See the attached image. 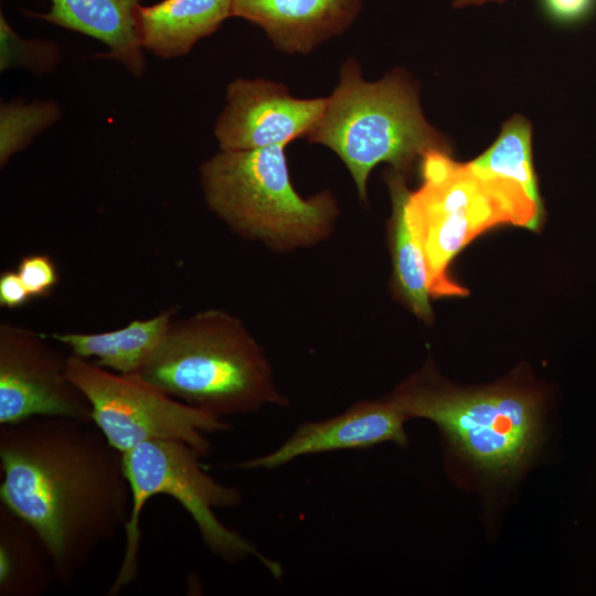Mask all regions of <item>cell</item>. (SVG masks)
Here are the masks:
<instances>
[{
	"label": "cell",
	"mask_w": 596,
	"mask_h": 596,
	"mask_svg": "<svg viewBox=\"0 0 596 596\" xmlns=\"http://www.w3.org/2000/svg\"><path fill=\"white\" fill-rule=\"evenodd\" d=\"M1 503L45 543L68 585L129 520L123 454L93 424L31 417L0 424Z\"/></svg>",
	"instance_id": "6da1fadb"
},
{
	"label": "cell",
	"mask_w": 596,
	"mask_h": 596,
	"mask_svg": "<svg viewBox=\"0 0 596 596\" xmlns=\"http://www.w3.org/2000/svg\"><path fill=\"white\" fill-rule=\"evenodd\" d=\"M191 406L217 416L286 406L270 363L243 322L220 309L172 321L149 359L134 374Z\"/></svg>",
	"instance_id": "7a4b0ae2"
},
{
	"label": "cell",
	"mask_w": 596,
	"mask_h": 596,
	"mask_svg": "<svg viewBox=\"0 0 596 596\" xmlns=\"http://www.w3.org/2000/svg\"><path fill=\"white\" fill-rule=\"evenodd\" d=\"M422 184L406 190L405 214L425 255L434 298L466 296L449 276L455 256L475 237L500 224L538 231L543 205L511 181L482 177L447 151L430 150L421 159Z\"/></svg>",
	"instance_id": "3957f363"
},
{
	"label": "cell",
	"mask_w": 596,
	"mask_h": 596,
	"mask_svg": "<svg viewBox=\"0 0 596 596\" xmlns=\"http://www.w3.org/2000/svg\"><path fill=\"white\" fill-rule=\"evenodd\" d=\"M306 138L337 153L362 202L368 200V180L375 166L390 163L404 174L428 151L448 152L439 132L426 120L407 75L395 70L368 82L354 58L342 65L339 83Z\"/></svg>",
	"instance_id": "277c9868"
},
{
	"label": "cell",
	"mask_w": 596,
	"mask_h": 596,
	"mask_svg": "<svg viewBox=\"0 0 596 596\" xmlns=\"http://www.w3.org/2000/svg\"><path fill=\"white\" fill-rule=\"evenodd\" d=\"M390 397L407 419L436 424L453 451L491 480L518 477L542 441V398L529 390L456 389L424 369Z\"/></svg>",
	"instance_id": "5b68a950"
},
{
	"label": "cell",
	"mask_w": 596,
	"mask_h": 596,
	"mask_svg": "<svg viewBox=\"0 0 596 596\" xmlns=\"http://www.w3.org/2000/svg\"><path fill=\"white\" fill-rule=\"evenodd\" d=\"M285 147L221 150L200 168L209 209L243 237L280 251L324 240L339 212L329 191L308 199L298 194Z\"/></svg>",
	"instance_id": "8992f818"
},
{
	"label": "cell",
	"mask_w": 596,
	"mask_h": 596,
	"mask_svg": "<svg viewBox=\"0 0 596 596\" xmlns=\"http://www.w3.org/2000/svg\"><path fill=\"white\" fill-rule=\"evenodd\" d=\"M123 457L131 492V510L124 530V557L108 595H117L137 577L140 514L146 502L159 494H167L183 507L204 544L216 556L231 563L254 556L273 575H280L277 563L263 556L248 540L225 526L216 517L215 509L234 508L241 503L242 496L237 488L216 481L203 470L202 455L194 447L180 440H150L138 444Z\"/></svg>",
	"instance_id": "52a82bcc"
},
{
	"label": "cell",
	"mask_w": 596,
	"mask_h": 596,
	"mask_svg": "<svg viewBox=\"0 0 596 596\" xmlns=\"http://www.w3.org/2000/svg\"><path fill=\"white\" fill-rule=\"evenodd\" d=\"M66 373L87 397L93 424L121 454L145 441L180 440L207 456L211 444L205 434L230 428L221 416L87 359L68 355Z\"/></svg>",
	"instance_id": "ba28073f"
},
{
	"label": "cell",
	"mask_w": 596,
	"mask_h": 596,
	"mask_svg": "<svg viewBox=\"0 0 596 596\" xmlns=\"http://www.w3.org/2000/svg\"><path fill=\"white\" fill-rule=\"evenodd\" d=\"M47 341L25 327L0 324V424L39 416L93 423L87 397L67 376L68 356Z\"/></svg>",
	"instance_id": "9c48e42d"
},
{
	"label": "cell",
	"mask_w": 596,
	"mask_h": 596,
	"mask_svg": "<svg viewBox=\"0 0 596 596\" xmlns=\"http://www.w3.org/2000/svg\"><path fill=\"white\" fill-rule=\"evenodd\" d=\"M214 136L222 151L286 146L307 137L322 116L327 97L297 98L281 83L236 78L226 87Z\"/></svg>",
	"instance_id": "30bf717a"
},
{
	"label": "cell",
	"mask_w": 596,
	"mask_h": 596,
	"mask_svg": "<svg viewBox=\"0 0 596 596\" xmlns=\"http://www.w3.org/2000/svg\"><path fill=\"white\" fill-rule=\"evenodd\" d=\"M407 417L389 396L360 401L336 416L300 424L276 449L235 465L242 469H274L291 460L337 450L364 449L382 443L408 444Z\"/></svg>",
	"instance_id": "8fae6325"
},
{
	"label": "cell",
	"mask_w": 596,
	"mask_h": 596,
	"mask_svg": "<svg viewBox=\"0 0 596 596\" xmlns=\"http://www.w3.org/2000/svg\"><path fill=\"white\" fill-rule=\"evenodd\" d=\"M233 15L262 28L276 49L307 54L341 34L358 17L361 0H232Z\"/></svg>",
	"instance_id": "7c38bea8"
},
{
	"label": "cell",
	"mask_w": 596,
	"mask_h": 596,
	"mask_svg": "<svg viewBox=\"0 0 596 596\" xmlns=\"http://www.w3.org/2000/svg\"><path fill=\"white\" fill-rule=\"evenodd\" d=\"M50 1L47 12L30 15L102 42L107 51L97 56L115 60L136 77L143 74L146 60L135 25V11L141 0Z\"/></svg>",
	"instance_id": "4fadbf2b"
},
{
	"label": "cell",
	"mask_w": 596,
	"mask_h": 596,
	"mask_svg": "<svg viewBox=\"0 0 596 596\" xmlns=\"http://www.w3.org/2000/svg\"><path fill=\"white\" fill-rule=\"evenodd\" d=\"M233 15L232 0H162L138 6L135 25L142 50L170 60L185 55Z\"/></svg>",
	"instance_id": "5bb4252c"
},
{
	"label": "cell",
	"mask_w": 596,
	"mask_h": 596,
	"mask_svg": "<svg viewBox=\"0 0 596 596\" xmlns=\"http://www.w3.org/2000/svg\"><path fill=\"white\" fill-rule=\"evenodd\" d=\"M177 307H169L148 319H136L125 327L96 333L53 332L50 339L66 345L73 355L91 359L98 366L123 375H134L169 330Z\"/></svg>",
	"instance_id": "9a60e30c"
},
{
	"label": "cell",
	"mask_w": 596,
	"mask_h": 596,
	"mask_svg": "<svg viewBox=\"0 0 596 596\" xmlns=\"http://www.w3.org/2000/svg\"><path fill=\"white\" fill-rule=\"evenodd\" d=\"M54 582L52 556L41 536L0 503V595L39 596Z\"/></svg>",
	"instance_id": "2e32d148"
},
{
	"label": "cell",
	"mask_w": 596,
	"mask_h": 596,
	"mask_svg": "<svg viewBox=\"0 0 596 596\" xmlns=\"http://www.w3.org/2000/svg\"><path fill=\"white\" fill-rule=\"evenodd\" d=\"M386 181L393 204L391 248L395 289L415 316L430 321L429 275L424 252L406 219L404 174L393 170Z\"/></svg>",
	"instance_id": "e0dca14e"
},
{
	"label": "cell",
	"mask_w": 596,
	"mask_h": 596,
	"mask_svg": "<svg viewBox=\"0 0 596 596\" xmlns=\"http://www.w3.org/2000/svg\"><path fill=\"white\" fill-rule=\"evenodd\" d=\"M531 140L529 120L514 115L502 125L496 141L468 164L482 177H497L521 185L536 203L542 204L533 169Z\"/></svg>",
	"instance_id": "ac0fdd59"
},
{
	"label": "cell",
	"mask_w": 596,
	"mask_h": 596,
	"mask_svg": "<svg viewBox=\"0 0 596 596\" xmlns=\"http://www.w3.org/2000/svg\"><path fill=\"white\" fill-rule=\"evenodd\" d=\"M61 108L53 100L14 99L0 106V166L25 149L35 137L55 124Z\"/></svg>",
	"instance_id": "d6986e66"
},
{
	"label": "cell",
	"mask_w": 596,
	"mask_h": 596,
	"mask_svg": "<svg viewBox=\"0 0 596 596\" xmlns=\"http://www.w3.org/2000/svg\"><path fill=\"white\" fill-rule=\"evenodd\" d=\"M62 60L58 44L51 40L21 38L0 14V70L22 68L36 75L51 74Z\"/></svg>",
	"instance_id": "ffe728a7"
},
{
	"label": "cell",
	"mask_w": 596,
	"mask_h": 596,
	"mask_svg": "<svg viewBox=\"0 0 596 596\" xmlns=\"http://www.w3.org/2000/svg\"><path fill=\"white\" fill-rule=\"evenodd\" d=\"M17 272L32 298L49 296L60 280L57 267L47 254L23 256Z\"/></svg>",
	"instance_id": "44dd1931"
},
{
	"label": "cell",
	"mask_w": 596,
	"mask_h": 596,
	"mask_svg": "<svg viewBox=\"0 0 596 596\" xmlns=\"http://www.w3.org/2000/svg\"><path fill=\"white\" fill-rule=\"evenodd\" d=\"M32 297L17 270L7 269L0 274V306L15 309L24 306Z\"/></svg>",
	"instance_id": "7402d4cb"
},
{
	"label": "cell",
	"mask_w": 596,
	"mask_h": 596,
	"mask_svg": "<svg viewBox=\"0 0 596 596\" xmlns=\"http://www.w3.org/2000/svg\"><path fill=\"white\" fill-rule=\"evenodd\" d=\"M549 12L562 21H575L588 14L595 0H544Z\"/></svg>",
	"instance_id": "603a6c76"
},
{
	"label": "cell",
	"mask_w": 596,
	"mask_h": 596,
	"mask_svg": "<svg viewBox=\"0 0 596 596\" xmlns=\"http://www.w3.org/2000/svg\"><path fill=\"white\" fill-rule=\"evenodd\" d=\"M507 0H454L453 6L457 9L470 7V6H481L488 2H504Z\"/></svg>",
	"instance_id": "cb8c5ba5"
}]
</instances>
